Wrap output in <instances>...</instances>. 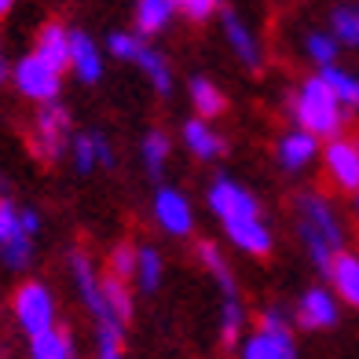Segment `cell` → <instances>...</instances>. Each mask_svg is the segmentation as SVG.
Wrapping results in <instances>:
<instances>
[{
  "mask_svg": "<svg viewBox=\"0 0 359 359\" xmlns=\"http://www.w3.org/2000/svg\"><path fill=\"white\" fill-rule=\"evenodd\" d=\"M133 15L140 37H158L176 19V4L172 0H133Z\"/></svg>",
  "mask_w": 359,
  "mask_h": 359,
  "instance_id": "603a6c76",
  "label": "cell"
},
{
  "mask_svg": "<svg viewBox=\"0 0 359 359\" xmlns=\"http://www.w3.org/2000/svg\"><path fill=\"white\" fill-rule=\"evenodd\" d=\"M136 250L140 246H133V242H118L107 257V275L125 279V283H136Z\"/></svg>",
  "mask_w": 359,
  "mask_h": 359,
  "instance_id": "d6a6232c",
  "label": "cell"
},
{
  "mask_svg": "<svg viewBox=\"0 0 359 359\" xmlns=\"http://www.w3.org/2000/svg\"><path fill=\"white\" fill-rule=\"evenodd\" d=\"M70 128H74V118L62 103L37 107L34 121H29V151H34L44 165H52V161H59L70 151V143H74Z\"/></svg>",
  "mask_w": 359,
  "mask_h": 359,
  "instance_id": "52a82bcc",
  "label": "cell"
},
{
  "mask_svg": "<svg viewBox=\"0 0 359 359\" xmlns=\"http://www.w3.org/2000/svg\"><path fill=\"white\" fill-rule=\"evenodd\" d=\"M29 359H74V337L67 326H55L29 341Z\"/></svg>",
  "mask_w": 359,
  "mask_h": 359,
  "instance_id": "484cf974",
  "label": "cell"
},
{
  "mask_svg": "<svg viewBox=\"0 0 359 359\" xmlns=\"http://www.w3.org/2000/svg\"><path fill=\"white\" fill-rule=\"evenodd\" d=\"M11 77V70H8V59H4V48H0V85Z\"/></svg>",
  "mask_w": 359,
  "mask_h": 359,
  "instance_id": "e575fe53",
  "label": "cell"
},
{
  "mask_svg": "<svg viewBox=\"0 0 359 359\" xmlns=\"http://www.w3.org/2000/svg\"><path fill=\"white\" fill-rule=\"evenodd\" d=\"M319 77L330 85V92L337 95V103L345 110H359V74H352L345 67H326V70H319Z\"/></svg>",
  "mask_w": 359,
  "mask_h": 359,
  "instance_id": "f1b7e54d",
  "label": "cell"
},
{
  "mask_svg": "<svg viewBox=\"0 0 359 359\" xmlns=\"http://www.w3.org/2000/svg\"><path fill=\"white\" fill-rule=\"evenodd\" d=\"M198 260H202V268L213 275V283L220 286V293L238 290V286H235V275H231V264H227L224 253L217 250V242H202V246H198Z\"/></svg>",
  "mask_w": 359,
  "mask_h": 359,
  "instance_id": "4dcf8cb0",
  "label": "cell"
},
{
  "mask_svg": "<svg viewBox=\"0 0 359 359\" xmlns=\"http://www.w3.org/2000/svg\"><path fill=\"white\" fill-rule=\"evenodd\" d=\"M290 118H293V128H304V133H312L316 140L330 143V140L341 136V128H345V107L337 103L330 85H326L319 74H312L293 88Z\"/></svg>",
  "mask_w": 359,
  "mask_h": 359,
  "instance_id": "7a4b0ae2",
  "label": "cell"
},
{
  "mask_svg": "<svg viewBox=\"0 0 359 359\" xmlns=\"http://www.w3.org/2000/svg\"><path fill=\"white\" fill-rule=\"evenodd\" d=\"M224 235L231 238V246H238L242 253H250V257H268V253L275 250V238H271V231H268L264 217H260V220L231 224V227H224Z\"/></svg>",
  "mask_w": 359,
  "mask_h": 359,
  "instance_id": "44dd1931",
  "label": "cell"
},
{
  "mask_svg": "<svg viewBox=\"0 0 359 359\" xmlns=\"http://www.w3.org/2000/svg\"><path fill=\"white\" fill-rule=\"evenodd\" d=\"M238 359H297L293 319L283 304H268L257 319V330L238 341Z\"/></svg>",
  "mask_w": 359,
  "mask_h": 359,
  "instance_id": "5b68a950",
  "label": "cell"
},
{
  "mask_svg": "<svg viewBox=\"0 0 359 359\" xmlns=\"http://www.w3.org/2000/svg\"><path fill=\"white\" fill-rule=\"evenodd\" d=\"M323 169L337 191L359 194V140L337 136L330 143H323Z\"/></svg>",
  "mask_w": 359,
  "mask_h": 359,
  "instance_id": "7c38bea8",
  "label": "cell"
},
{
  "mask_svg": "<svg viewBox=\"0 0 359 359\" xmlns=\"http://www.w3.org/2000/svg\"><path fill=\"white\" fill-rule=\"evenodd\" d=\"M352 213H355V220H359V194H352Z\"/></svg>",
  "mask_w": 359,
  "mask_h": 359,
  "instance_id": "8d00e7d4",
  "label": "cell"
},
{
  "mask_svg": "<svg viewBox=\"0 0 359 359\" xmlns=\"http://www.w3.org/2000/svg\"><path fill=\"white\" fill-rule=\"evenodd\" d=\"M205 205H209V213H213L224 227L264 217V213H260L257 194H253L250 187H242L238 180H231V176L209 180V187H205Z\"/></svg>",
  "mask_w": 359,
  "mask_h": 359,
  "instance_id": "30bf717a",
  "label": "cell"
},
{
  "mask_svg": "<svg viewBox=\"0 0 359 359\" xmlns=\"http://www.w3.org/2000/svg\"><path fill=\"white\" fill-rule=\"evenodd\" d=\"M220 29H224L227 48L235 52V59L242 62V67H246V70H260V67H264L260 41H257V34H253V26L242 19L238 11H220Z\"/></svg>",
  "mask_w": 359,
  "mask_h": 359,
  "instance_id": "5bb4252c",
  "label": "cell"
},
{
  "mask_svg": "<svg viewBox=\"0 0 359 359\" xmlns=\"http://www.w3.org/2000/svg\"><path fill=\"white\" fill-rule=\"evenodd\" d=\"M301 52L312 67L326 70V67H337V55H341V44L334 41L330 29H308L301 37Z\"/></svg>",
  "mask_w": 359,
  "mask_h": 359,
  "instance_id": "cb8c5ba5",
  "label": "cell"
},
{
  "mask_svg": "<svg viewBox=\"0 0 359 359\" xmlns=\"http://www.w3.org/2000/svg\"><path fill=\"white\" fill-rule=\"evenodd\" d=\"M326 279L334 283V293H337V297L345 301L348 308H355V312H359V253L341 250V253L334 257L330 271H326Z\"/></svg>",
  "mask_w": 359,
  "mask_h": 359,
  "instance_id": "ffe728a7",
  "label": "cell"
},
{
  "mask_svg": "<svg viewBox=\"0 0 359 359\" xmlns=\"http://www.w3.org/2000/svg\"><path fill=\"white\" fill-rule=\"evenodd\" d=\"M151 213H154L161 231L172 238H187L194 231V209H191V198L180 187L161 184L151 198Z\"/></svg>",
  "mask_w": 359,
  "mask_h": 359,
  "instance_id": "8fae6325",
  "label": "cell"
},
{
  "mask_svg": "<svg viewBox=\"0 0 359 359\" xmlns=\"http://www.w3.org/2000/svg\"><path fill=\"white\" fill-rule=\"evenodd\" d=\"M180 140H184L187 154H194L198 161H217V158L227 151L224 136H220L205 118H187L184 125H180Z\"/></svg>",
  "mask_w": 359,
  "mask_h": 359,
  "instance_id": "ac0fdd59",
  "label": "cell"
},
{
  "mask_svg": "<svg viewBox=\"0 0 359 359\" xmlns=\"http://www.w3.org/2000/svg\"><path fill=\"white\" fill-rule=\"evenodd\" d=\"M172 4H176V15H184L191 22H205L220 11V0H172Z\"/></svg>",
  "mask_w": 359,
  "mask_h": 359,
  "instance_id": "836d02e7",
  "label": "cell"
},
{
  "mask_svg": "<svg viewBox=\"0 0 359 359\" xmlns=\"http://www.w3.org/2000/svg\"><path fill=\"white\" fill-rule=\"evenodd\" d=\"M67 268H70V279H74V290L85 312L92 316V326H95V341H125V323L114 316V308L103 293V275L95 271L92 257L85 250H74L67 257Z\"/></svg>",
  "mask_w": 359,
  "mask_h": 359,
  "instance_id": "277c9868",
  "label": "cell"
},
{
  "mask_svg": "<svg viewBox=\"0 0 359 359\" xmlns=\"http://www.w3.org/2000/svg\"><path fill=\"white\" fill-rule=\"evenodd\" d=\"M169 154H172V140L161 133V128H151L143 140H140V158H143V169L151 172L154 180L165 172L169 165Z\"/></svg>",
  "mask_w": 359,
  "mask_h": 359,
  "instance_id": "d4e9b609",
  "label": "cell"
},
{
  "mask_svg": "<svg viewBox=\"0 0 359 359\" xmlns=\"http://www.w3.org/2000/svg\"><path fill=\"white\" fill-rule=\"evenodd\" d=\"M70 161H74V172L92 176L95 169H114L118 154H114L110 136L100 133V128H92V133H77V136H74V143H70Z\"/></svg>",
  "mask_w": 359,
  "mask_h": 359,
  "instance_id": "4fadbf2b",
  "label": "cell"
},
{
  "mask_svg": "<svg viewBox=\"0 0 359 359\" xmlns=\"http://www.w3.org/2000/svg\"><path fill=\"white\" fill-rule=\"evenodd\" d=\"M15 8V0H0V19H4V15Z\"/></svg>",
  "mask_w": 359,
  "mask_h": 359,
  "instance_id": "d590c367",
  "label": "cell"
},
{
  "mask_svg": "<svg viewBox=\"0 0 359 359\" xmlns=\"http://www.w3.org/2000/svg\"><path fill=\"white\" fill-rule=\"evenodd\" d=\"M11 316L19 323V330L26 334V341H34L48 330H55V293L48 290L41 279H26L15 286L11 293Z\"/></svg>",
  "mask_w": 359,
  "mask_h": 359,
  "instance_id": "ba28073f",
  "label": "cell"
},
{
  "mask_svg": "<svg viewBox=\"0 0 359 359\" xmlns=\"http://www.w3.org/2000/svg\"><path fill=\"white\" fill-rule=\"evenodd\" d=\"M330 34L341 48H359V4L345 0V4H334L330 11Z\"/></svg>",
  "mask_w": 359,
  "mask_h": 359,
  "instance_id": "4316f807",
  "label": "cell"
},
{
  "mask_svg": "<svg viewBox=\"0 0 359 359\" xmlns=\"http://www.w3.org/2000/svg\"><path fill=\"white\" fill-rule=\"evenodd\" d=\"M107 52L114 59H121V62H133V67L151 81V88L158 95H172V67H169V59L158 52V48L140 37V34H125V29H118V34H110L107 37Z\"/></svg>",
  "mask_w": 359,
  "mask_h": 359,
  "instance_id": "8992f818",
  "label": "cell"
},
{
  "mask_svg": "<svg viewBox=\"0 0 359 359\" xmlns=\"http://www.w3.org/2000/svg\"><path fill=\"white\" fill-rule=\"evenodd\" d=\"M41 213L34 205H19L8 194H0V264L8 271H26L37 253Z\"/></svg>",
  "mask_w": 359,
  "mask_h": 359,
  "instance_id": "3957f363",
  "label": "cell"
},
{
  "mask_svg": "<svg viewBox=\"0 0 359 359\" xmlns=\"http://www.w3.org/2000/svg\"><path fill=\"white\" fill-rule=\"evenodd\" d=\"M316 158H323V147L312 133H304V128H290V133H283L279 143H275V161H279V169H286V172H304Z\"/></svg>",
  "mask_w": 359,
  "mask_h": 359,
  "instance_id": "9a60e30c",
  "label": "cell"
},
{
  "mask_svg": "<svg viewBox=\"0 0 359 359\" xmlns=\"http://www.w3.org/2000/svg\"><path fill=\"white\" fill-rule=\"evenodd\" d=\"M0 194H4V176H0Z\"/></svg>",
  "mask_w": 359,
  "mask_h": 359,
  "instance_id": "74e56055",
  "label": "cell"
},
{
  "mask_svg": "<svg viewBox=\"0 0 359 359\" xmlns=\"http://www.w3.org/2000/svg\"><path fill=\"white\" fill-rule=\"evenodd\" d=\"M161 275H165V260H161L158 246H140L136 250V286L143 293H158Z\"/></svg>",
  "mask_w": 359,
  "mask_h": 359,
  "instance_id": "f546056e",
  "label": "cell"
},
{
  "mask_svg": "<svg viewBox=\"0 0 359 359\" xmlns=\"http://www.w3.org/2000/svg\"><path fill=\"white\" fill-rule=\"evenodd\" d=\"M187 100L194 107V118H205V121H217L220 114L227 110V95L220 92L217 81H209V77H191L187 81Z\"/></svg>",
  "mask_w": 359,
  "mask_h": 359,
  "instance_id": "7402d4cb",
  "label": "cell"
},
{
  "mask_svg": "<svg viewBox=\"0 0 359 359\" xmlns=\"http://www.w3.org/2000/svg\"><path fill=\"white\" fill-rule=\"evenodd\" d=\"M293 231H297L308 260L326 275L334 257L345 250V224H341L337 205L319 191H301L293 198Z\"/></svg>",
  "mask_w": 359,
  "mask_h": 359,
  "instance_id": "6da1fadb",
  "label": "cell"
},
{
  "mask_svg": "<svg viewBox=\"0 0 359 359\" xmlns=\"http://www.w3.org/2000/svg\"><path fill=\"white\" fill-rule=\"evenodd\" d=\"M341 312H337V301L330 290L323 286H312L301 293L297 301V312H293V323L304 326V330H330V326H337Z\"/></svg>",
  "mask_w": 359,
  "mask_h": 359,
  "instance_id": "2e32d148",
  "label": "cell"
},
{
  "mask_svg": "<svg viewBox=\"0 0 359 359\" xmlns=\"http://www.w3.org/2000/svg\"><path fill=\"white\" fill-rule=\"evenodd\" d=\"M11 85L22 100L48 107V103H59V92H62V70L52 67L48 59H41L37 52L22 55L19 62L11 67Z\"/></svg>",
  "mask_w": 359,
  "mask_h": 359,
  "instance_id": "9c48e42d",
  "label": "cell"
},
{
  "mask_svg": "<svg viewBox=\"0 0 359 359\" xmlns=\"http://www.w3.org/2000/svg\"><path fill=\"white\" fill-rule=\"evenodd\" d=\"M103 293H107V301H110V308H114V316L128 326V319H133V283L114 279V275L103 271Z\"/></svg>",
  "mask_w": 359,
  "mask_h": 359,
  "instance_id": "1f68e13d",
  "label": "cell"
},
{
  "mask_svg": "<svg viewBox=\"0 0 359 359\" xmlns=\"http://www.w3.org/2000/svg\"><path fill=\"white\" fill-rule=\"evenodd\" d=\"M242 326H246V304H242L238 290L220 293V337H224V345H235Z\"/></svg>",
  "mask_w": 359,
  "mask_h": 359,
  "instance_id": "83f0119b",
  "label": "cell"
},
{
  "mask_svg": "<svg viewBox=\"0 0 359 359\" xmlns=\"http://www.w3.org/2000/svg\"><path fill=\"white\" fill-rule=\"evenodd\" d=\"M70 37H74V29H67L62 22H44L37 29V37H34V52L41 59H48L52 67L59 70H70Z\"/></svg>",
  "mask_w": 359,
  "mask_h": 359,
  "instance_id": "d6986e66",
  "label": "cell"
},
{
  "mask_svg": "<svg viewBox=\"0 0 359 359\" xmlns=\"http://www.w3.org/2000/svg\"><path fill=\"white\" fill-rule=\"evenodd\" d=\"M70 70L81 85H100L103 81V52L85 29H74L70 37Z\"/></svg>",
  "mask_w": 359,
  "mask_h": 359,
  "instance_id": "e0dca14e",
  "label": "cell"
}]
</instances>
